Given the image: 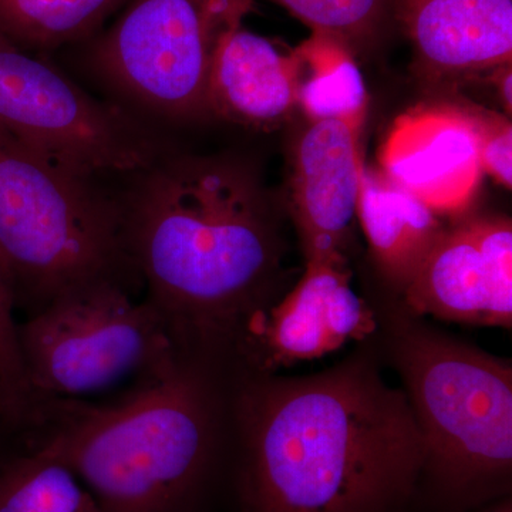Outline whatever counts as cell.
I'll return each instance as SVG.
<instances>
[{"instance_id": "6da1fadb", "label": "cell", "mask_w": 512, "mask_h": 512, "mask_svg": "<svg viewBox=\"0 0 512 512\" xmlns=\"http://www.w3.org/2000/svg\"><path fill=\"white\" fill-rule=\"evenodd\" d=\"M235 402L229 512H400L424 444L369 356L305 377L252 373Z\"/></svg>"}, {"instance_id": "7a4b0ae2", "label": "cell", "mask_w": 512, "mask_h": 512, "mask_svg": "<svg viewBox=\"0 0 512 512\" xmlns=\"http://www.w3.org/2000/svg\"><path fill=\"white\" fill-rule=\"evenodd\" d=\"M123 205L130 261L178 346L227 356L242 323L281 299L279 218L238 158L165 154Z\"/></svg>"}, {"instance_id": "3957f363", "label": "cell", "mask_w": 512, "mask_h": 512, "mask_svg": "<svg viewBox=\"0 0 512 512\" xmlns=\"http://www.w3.org/2000/svg\"><path fill=\"white\" fill-rule=\"evenodd\" d=\"M218 363L181 352L121 400H43L30 431L106 512H220L231 500Z\"/></svg>"}, {"instance_id": "277c9868", "label": "cell", "mask_w": 512, "mask_h": 512, "mask_svg": "<svg viewBox=\"0 0 512 512\" xmlns=\"http://www.w3.org/2000/svg\"><path fill=\"white\" fill-rule=\"evenodd\" d=\"M406 319L394 366L423 437L420 485L457 512L501 500L512 473L510 362Z\"/></svg>"}, {"instance_id": "5b68a950", "label": "cell", "mask_w": 512, "mask_h": 512, "mask_svg": "<svg viewBox=\"0 0 512 512\" xmlns=\"http://www.w3.org/2000/svg\"><path fill=\"white\" fill-rule=\"evenodd\" d=\"M124 262L123 205L0 130V265L16 308L33 315L76 286L121 281Z\"/></svg>"}, {"instance_id": "8992f818", "label": "cell", "mask_w": 512, "mask_h": 512, "mask_svg": "<svg viewBox=\"0 0 512 512\" xmlns=\"http://www.w3.org/2000/svg\"><path fill=\"white\" fill-rule=\"evenodd\" d=\"M18 338L37 404L141 382L183 352L156 306L109 278L63 292L19 323Z\"/></svg>"}, {"instance_id": "52a82bcc", "label": "cell", "mask_w": 512, "mask_h": 512, "mask_svg": "<svg viewBox=\"0 0 512 512\" xmlns=\"http://www.w3.org/2000/svg\"><path fill=\"white\" fill-rule=\"evenodd\" d=\"M254 0H133L94 53L99 72L164 119L211 116L212 63Z\"/></svg>"}, {"instance_id": "ba28073f", "label": "cell", "mask_w": 512, "mask_h": 512, "mask_svg": "<svg viewBox=\"0 0 512 512\" xmlns=\"http://www.w3.org/2000/svg\"><path fill=\"white\" fill-rule=\"evenodd\" d=\"M0 130L84 177L143 173L170 151L133 116L55 67L0 47Z\"/></svg>"}, {"instance_id": "9c48e42d", "label": "cell", "mask_w": 512, "mask_h": 512, "mask_svg": "<svg viewBox=\"0 0 512 512\" xmlns=\"http://www.w3.org/2000/svg\"><path fill=\"white\" fill-rule=\"evenodd\" d=\"M350 278L348 261L308 259L291 292L242 323L229 355L248 363L252 373H269L366 339L375 332L376 318Z\"/></svg>"}, {"instance_id": "30bf717a", "label": "cell", "mask_w": 512, "mask_h": 512, "mask_svg": "<svg viewBox=\"0 0 512 512\" xmlns=\"http://www.w3.org/2000/svg\"><path fill=\"white\" fill-rule=\"evenodd\" d=\"M403 292L413 316L510 329L511 221L477 217L446 229Z\"/></svg>"}, {"instance_id": "8fae6325", "label": "cell", "mask_w": 512, "mask_h": 512, "mask_svg": "<svg viewBox=\"0 0 512 512\" xmlns=\"http://www.w3.org/2000/svg\"><path fill=\"white\" fill-rule=\"evenodd\" d=\"M380 170L439 217L470 207L483 178L467 106L423 104L394 120L380 147Z\"/></svg>"}, {"instance_id": "7c38bea8", "label": "cell", "mask_w": 512, "mask_h": 512, "mask_svg": "<svg viewBox=\"0 0 512 512\" xmlns=\"http://www.w3.org/2000/svg\"><path fill=\"white\" fill-rule=\"evenodd\" d=\"M362 123L312 121L293 157L292 214L308 259L348 261L345 255L359 200Z\"/></svg>"}, {"instance_id": "4fadbf2b", "label": "cell", "mask_w": 512, "mask_h": 512, "mask_svg": "<svg viewBox=\"0 0 512 512\" xmlns=\"http://www.w3.org/2000/svg\"><path fill=\"white\" fill-rule=\"evenodd\" d=\"M417 64L434 79H466L511 64L512 0H392Z\"/></svg>"}, {"instance_id": "5bb4252c", "label": "cell", "mask_w": 512, "mask_h": 512, "mask_svg": "<svg viewBox=\"0 0 512 512\" xmlns=\"http://www.w3.org/2000/svg\"><path fill=\"white\" fill-rule=\"evenodd\" d=\"M301 59L244 26L222 40L212 63L211 116L241 126L268 128L298 106Z\"/></svg>"}, {"instance_id": "9a60e30c", "label": "cell", "mask_w": 512, "mask_h": 512, "mask_svg": "<svg viewBox=\"0 0 512 512\" xmlns=\"http://www.w3.org/2000/svg\"><path fill=\"white\" fill-rule=\"evenodd\" d=\"M356 217L383 275L402 291L446 231L439 215L416 195L365 164Z\"/></svg>"}, {"instance_id": "2e32d148", "label": "cell", "mask_w": 512, "mask_h": 512, "mask_svg": "<svg viewBox=\"0 0 512 512\" xmlns=\"http://www.w3.org/2000/svg\"><path fill=\"white\" fill-rule=\"evenodd\" d=\"M301 59L298 106L312 121L349 120L363 123L367 109L365 80L345 43L312 32L296 47Z\"/></svg>"}, {"instance_id": "e0dca14e", "label": "cell", "mask_w": 512, "mask_h": 512, "mask_svg": "<svg viewBox=\"0 0 512 512\" xmlns=\"http://www.w3.org/2000/svg\"><path fill=\"white\" fill-rule=\"evenodd\" d=\"M0 512H106L69 467L39 448L0 464Z\"/></svg>"}, {"instance_id": "ac0fdd59", "label": "cell", "mask_w": 512, "mask_h": 512, "mask_svg": "<svg viewBox=\"0 0 512 512\" xmlns=\"http://www.w3.org/2000/svg\"><path fill=\"white\" fill-rule=\"evenodd\" d=\"M119 2L0 0V35L10 43L18 40L30 46H57L89 32Z\"/></svg>"}, {"instance_id": "d6986e66", "label": "cell", "mask_w": 512, "mask_h": 512, "mask_svg": "<svg viewBox=\"0 0 512 512\" xmlns=\"http://www.w3.org/2000/svg\"><path fill=\"white\" fill-rule=\"evenodd\" d=\"M308 25L345 43L350 50L370 45L393 19L392 0H272Z\"/></svg>"}, {"instance_id": "ffe728a7", "label": "cell", "mask_w": 512, "mask_h": 512, "mask_svg": "<svg viewBox=\"0 0 512 512\" xmlns=\"http://www.w3.org/2000/svg\"><path fill=\"white\" fill-rule=\"evenodd\" d=\"M15 309L12 289L0 265V421L5 433L29 431L37 406L20 355Z\"/></svg>"}, {"instance_id": "44dd1931", "label": "cell", "mask_w": 512, "mask_h": 512, "mask_svg": "<svg viewBox=\"0 0 512 512\" xmlns=\"http://www.w3.org/2000/svg\"><path fill=\"white\" fill-rule=\"evenodd\" d=\"M478 138V153L485 174L507 190L512 187V126L507 117L467 106Z\"/></svg>"}, {"instance_id": "7402d4cb", "label": "cell", "mask_w": 512, "mask_h": 512, "mask_svg": "<svg viewBox=\"0 0 512 512\" xmlns=\"http://www.w3.org/2000/svg\"><path fill=\"white\" fill-rule=\"evenodd\" d=\"M495 79H497V90L500 93L501 100H503L505 109H507L508 114H511L512 107V93H511V64H507V66L500 67V69L495 70Z\"/></svg>"}, {"instance_id": "603a6c76", "label": "cell", "mask_w": 512, "mask_h": 512, "mask_svg": "<svg viewBox=\"0 0 512 512\" xmlns=\"http://www.w3.org/2000/svg\"><path fill=\"white\" fill-rule=\"evenodd\" d=\"M477 512H512L511 498H501L494 504L485 505L484 510Z\"/></svg>"}, {"instance_id": "cb8c5ba5", "label": "cell", "mask_w": 512, "mask_h": 512, "mask_svg": "<svg viewBox=\"0 0 512 512\" xmlns=\"http://www.w3.org/2000/svg\"><path fill=\"white\" fill-rule=\"evenodd\" d=\"M3 434H5V429H3V426H2V421H0V464L3 463V458H2V439H3Z\"/></svg>"}, {"instance_id": "d4e9b609", "label": "cell", "mask_w": 512, "mask_h": 512, "mask_svg": "<svg viewBox=\"0 0 512 512\" xmlns=\"http://www.w3.org/2000/svg\"><path fill=\"white\" fill-rule=\"evenodd\" d=\"M13 46L12 43L9 42L8 39H5L2 35H0V47H8Z\"/></svg>"}]
</instances>
